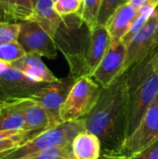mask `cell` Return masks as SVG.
Returning <instances> with one entry per match:
<instances>
[{
	"instance_id": "6da1fadb",
	"label": "cell",
	"mask_w": 158,
	"mask_h": 159,
	"mask_svg": "<svg viewBox=\"0 0 158 159\" xmlns=\"http://www.w3.org/2000/svg\"><path fill=\"white\" fill-rule=\"evenodd\" d=\"M86 129L102 143V153L120 154L128 138V90L125 73L109 87L102 89L101 96L85 117Z\"/></svg>"
},
{
	"instance_id": "7a4b0ae2",
	"label": "cell",
	"mask_w": 158,
	"mask_h": 159,
	"mask_svg": "<svg viewBox=\"0 0 158 159\" xmlns=\"http://www.w3.org/2000/svg\"><path fill=\"white\" fill-rule=\"evenodd\" d=\"M156 48L125 72L128 90V137L135 131L146 110L158 96Z\"/></svg>"
},
{
	"instance_id": "3957f363",
	"label": "cell",
	"mask_w": 158,
	"mask_h": 159,
	"mask_svg": "<svg viewBox=\"0 0 158 159\" xmlns=\"http://www.w3.org/2000/svg\"><path fill=\"white\" fill-rule=\"evenodd\" d=\"M90 30L79 13L63 16L53 37L58 48L64 55L70 75L75 79L84 76V58L88 47Z\"/></svg>"
},
{
	"instance_id": "277c9868",
	"label": "cell",
	"mask_w": 158,
	"mask_h": 159,
	"mask_svg": "<svg viewBox=\"0 0 158 159\" xmlns=\"http://www.w3.org/2000/svg\"><path fill=\"white\" fill-rule=\"evenodd\" d=\"M86 129L85 118L61 122L19 147L0 155V159H28L47 149L71 145L75 136Z\"/></svg>"
},
{
	"instance_id": "5b68a950",
	"label": "cell",
	"mask_w": 158,
	"mask_h": 159,
	"mask_svg": "<svg viewBox=\"0 0 158 159\" xmlns=\"http://www.w3.org/2000/svg\"><path fill=\"white\" fill-rule=\"evenodd\" d=\"M102 87L90 76L75 79L61 109V121H74L85 118L96 105Z\"/></svg>"
},
{
	"instance_id": "8992f818",
	"label": "cell",
	"mask_w": 158,
	"mask_h": 159,
	"mask_svg": "<svg viewBox=\"0 0 158 159\" xmlns=\"http://www.w3.org/2000/svg\"><path fill=\"white\" fill-rule=\"evenodd\" d=\"M158 141V96L148 107L135 131L125 141L120 154L129 157Z\"/></svg>"
},
{
	"instance_id": "52a82bcc",
	"label": "cell",
	"mask_w": 158,
	"mask_h": 159,
	"mask_svg": "<svg viewBox=\"0 0 158 159\" xmlns=\"http://www.w3.org/2000/svg\"><path fill=\"white\" fill-rule=\"evenodd\" d=\"M75 82V78L70 75L63 78L47 84L42 89L36 92L30 99L42 106L50 117L53 127L61 123V109Z\"/></svg>"
},
{
	"instance_id": "ba28073f",
	"label": "cell",
	"mask_w": 158,
	"mask_h": 159,
	"mask_svg": "<svg viewBox=\"0 0 158 159\" xmlns=\"http://www.w3.org/2000/svg\"><path fill=\"white\" fill-rule=\"evenodd\" d=\"M48 83H39L8 65L0 73V99L6 102L30 99Z\"/></svg>"
},
{
	"instance_id": "9c48e42d",
	"label": "cell",
	"mask_w": 158,
	"mask_h": 159,
	"mask_svg": "<svg viewBox=\"0 0 158 159\" xmlns=\"http://www.w3.org/2000/svg\"><path fill=\"white\" fill-rule=\"evenodd\" d=\"M18 42L26 53L36 54L49 60L57 58L58 48L53 38L35 21H20Z\"/></svg>"
},
{
	"instance_id": "30bf717a",
	"label": "cell",
	"mask_w": 158,
	"mask_h": 159,
	"mask_svg": "<svg viewBox=\"0 0 158 159\" xmlns=\"http://www.w3.org/2000/svg\"><path fill=\"white\" fill-rule=\"evenodd\" d=\"M126 57L127 45L124 41L112 42L91 77L103 89L109 87L124 74Z\"/></svg>"
},
{
	"instance_id": "8fae6325",
	"label": "cell",
	"mask_w": 158,
	"mask_h": 159,
	"mask_svg": "<svg viewBox=\"0 0 158 159\" xmlns=\"http://www.w3.org/2000/svg\"><path fill=\"white\" fill-rule=\"evenodd\" d=\"M158 21V6L144 27L134 36L127 46V57L124 65V73L131 66L144 59L154 48L156 26Z\"/></svg>"
},
{
	"instance_id": "7c38bea8",
	"label": "cell",
	"mask_w": 158,
	"mask_h": 159,
	"mask_svg": "<svg viewBox=\"0 0 158 159\" xmlns=\"http://www.w3.org/2000/svg\"><path fill=\"white\" fill-rule=\"evenodd\" d=\"M111 44V36L104 25H98L90 31L84 58V76L93 75Z\"/></svg>"
},
{
	"instance_id": "4fadbf2b",
	"label": "cell",
	"mask_w": 158,
	"mask_h": 159,
	"mask_svg": "<svg viewBox=\"0 0 158 159\" xmlns=\"http://www.w3.org/2000/svg\"><path fill=\"white\" fill-rule=\"evenodd\" d=\"M137 14V8L128 1L122 4L108 20L105 27L112 42L122 40L129 32Z\"/></svg>"
},
{
	"instance_id": "5bb4252c",
	"label": "cell",
	"mask_w": 158,
	"mask_h": 159,
	"mask_svg": "<svg viewBox=\"0 0 158 159\" xmlns=\"http://www.w3.org/2000/svg\"><path fill=\"white\" fill-rule=\"evenodd\" d=\"M29 78L39 83H51L58 78L41 60V56L26 53L21 59L10 64Z\"/></svg>"
},
{
	"instance_id": "9a60e30c",
	"label": "cell",
	"mask_w": 158,
	"mask_h": 159,
	"mask_svg": "<svg viewBox=\"0 0 158 159\" xmlns=\"http://www.w3.org/2000/svg\"><path fill=\"white\" fill-rule=\"evenodd\" d=\"M54 128L46 110L29 99L24 108V131L33 139L38 134Z\"/></svg>"
},
{
	"instance_id": "2e32d148",
	"label": "cell",
	"mask_w": 158,
	"mask_h": 159,
	"mask_svg": "<svg viewBox=\"0 0 158 159\" xmlns=\"http://www.w3.org/2000/svg\"><path fill=\"white\" fill-rule=\"evenodd\" d=\"M29 99L6 102L0 108V131L23 130L24 108Z\"/></svg>"
},
{
	"instance_id": "e0dca14e",
	"label": "cell",
	"mask_w": 158,
	"mask_h": 159,
	"mask_svg": "<svg viewBox=\"0 0 158 159\" xmlns=\"http://www.w3.org/2000/svg\"><path fill=\"white\" fill-rule=\"evenodd\" d=\"M71 148L74 159H99L102 152L100 139L87 129L75 136Z\"/></svg>"
},
{
	"instance_id": "ac0fdd59",
	"label": "cell",
	"mask_w": 158,
	"mask_h": 159,
	"mask_svg": "<svg viewBox=\"0 0 158 159\" xmlns=\"http://www.w3.org/2000/svg\"><path fill=\"white\" fill-rule=\"evenodd\" d=\"M31 20L37 22L53 38L61 20L55 7L53 0H37L34 14Z\"/></svg>"
},
{
	"instance_id": "d6986e66",
	"label": "cell",
	"mask_w": 158,
	"mask_h": 159,
	"mask_svg": "<svg viewBox=\"0 0 158 159\" xmlns=\"http://www.w3.org/2000/svg\"><path fill=\"white\" fill-rule=\"evenodd\" d=\"M156 8V6L151 3H147L143 7L137 9V14L132 23V26L129 32L127 34V35L122 39L127 46L130 43V41L134 38V36L144 27V25L147 23V21L149 20L150 17L152 16Z\"/></svg>"
},
{
	"instance_id": "ffe728a7",
	"label": "cell",
	"mask_w": 158,
	"mask_h": 159,
	"mask_svg": "<svg viewBox=\"0 0 158 159\" xmlns=\"http://www.w3.org/2000/svg\"><path fill=\"white\" fill-rule=\"evenodd\" d=\"M37 0H13L9 21L20 22L24 20H31L34 14V9Z\"/></svg>"
},
{
	"instance_id": "44dd1931",
	"label": "cell",
	"mask_w": 158,
	"mask_h": 159,
	"mask_svg": "<svg viewBox=\"0 0 158 159\" xmlns=\"http://www.w3.org/2000/svg\"><path fill=\"white\" fill-rule=\"evenodd\" d=\"M101 6L102 0H83L81 4L78 13L90 31L99 25L98 19Z\"/></svg>"
},
{
	"instance_id": "7402d4cb",
	"label": "cell",
	"mask_w": 158,
	"mask_h": 159,
	"mask_svg": "<svg viewBox=\"0 0 158 159\" xmlns=\"http://www.w3.org/2000/svg\"><path fill=\"white\" fill-rule=\"evenodd\" d=\"M25 54V50L18 41L0 45V61L7 64H12Z\"/></svg>"
},
{
	"instance_id": "603a6c76",
	"label": "cell",
	"mask_w": 158,
	"mask_h": 159,
	"mask_svg": "<svg viewBox=\"0 0 158 159\" xmlns=\"http://www.w3.org/2000/svg\"><path fill=\"white\" fill-rule=\"evenodd\" d=\"M20 22L0 20V45L18 41Z\"/></svg>"
},
{
	"instance_id": "cb8c5ba5",
	"label": "cell",
	"mask_w": 158,
	"mask_h": 159,
	"mask_svg": "<svg viewBox=\"0 0 158 159\" xmlns=\"http://www.w3.org/2000/svg\"><path fill=\"white\" fill-rule=\"evenodd\" d=\"M28 159H74L71 145L47 149Z\"/></svg>"
},
{
	"instance_id": "d4e9b609",
	"label": "cell",
	"mask_w": 158,
	"mask_h": 159,
	"mask_svg": "<svg viewBox=\"0 0 158 159\" xmlns=\"http://www.w3.org/2000/svg\"><path fill=\"white\" fill-rule=\"evenodd\" d=\"M125 2H127V1H125V0H102V6H101V9H100L98 24L105 26L108 20L115 13V11Z\"/></svg>"
},
{
	"instance_id": "484cf974",
	"label": "cell",
	"mask_w": 158,
	"mask_h": 159,
	"mask_svg": "<svg viewBox=\"0 0 158 159\" xmlns=\"http://www.w3.org/2000/svg\"><path fill=\"white\" fill-rule=\"evenodd\" d=\"M81 4L82 3L78 0H59L58 2L54 3V7L57 13L63 17L79 12Z\"/></svg>"
},
{
	"instance_id": "4316f807",
	"label": "cell",
	"mask_w": 158,
	"mask_h": 159,
	"mask_svg": "<svg viewBox=\"0 0 158 159\" xmlns=\"http://www.w3.org/2000/svg\"><path fill=\"white\" fill-rule=\"evenodd\" d=\"M130 159H158V141L155 142L140 153L130 157Z\"/></svg>"
},
{
	"instance_id": "83f0119b",
	"label": "cell",
	"mask_w": 158,
	"mask_h": 159,
	"mask_svg": "<svg viewBox=\"0 0 158 159\" xmlns=\"http://www.w3.org/2000/svg\"><path fill=\"white\" fill-rule=\"evenodd\" d=\"M13 0H0V19L1 20L9 21V14Z\"/></svg>"
},
{
	"instance_id": "f1b7e54d",
	"label": "cell",
	"mask_w": 158,
	"mask_h": 159,
	"mask_svg": "<svg viewBox=\"0 0 158 159\" xmlns=\"http://www.w3.org/2000/svg\"><path fill=\"white\" fill-rule=\"evenodd\" d=\"M99 159H130V157L124 156L122 154H106L102 153V156Z\"/></svg>"
},
{
	"instance_id": "f546056e",
	"label": "cell",
	"mask_w": 158,
	"mask_h": 159,
	"mask_svg": "<svg viewBox=\"0 0 158 159\" xmlns=\"http://www.w3.org/2000/svg\"><path fill=\"white\" fill-rule=\"evenodd\" d=\"M128 2L138 9V8L143 7L144 5H146L148 3V0H128Z\"/></svg>"
},
{
	"instance_id": "4dcf8cb0",
	"label": "cell",
	"mask_w": 158,
	"mask_h": 159,
	"mask_svg": "<svg viewBox=\"0 0 158 159\" xmlns=\"http://www.w3.org/2000/svg\"><path fill=\"white\" fill-rule=\"evenodd\" d=\"M154 48H158V21L156 26V31H155V38H154Z\"/></svg>"
},
{
	"instance_id": "1f68e13d",
	"label": "cell",
	"mask_w": 158,
	"mask_h": 159,
	"mask_svg": "<svg viewBox=\"0 0 158 159\" xmlns=\"http://www.w3.org/2000/svg\"><path fill=\"white\" fill-rule=\"evenodd\" d=\"M8 65H10V64H7V63L3 62V61H0V73H1V72H3L5 69H7V68L8 67Z\"/></svg>"
},
{
	"instance_id": "d6a6232c",
	"label": "cell",
	"mask_w": 158,
	"mask_h": 159,
	"mask_svg": "<svg viewBox=\"0 0 158 159\" xmlns=\"http://www.w3.org/2000/svg\"><path fill=\"white\" fill-rule=\"evenodd\" d=\"M156 69L158 71V48H156Z\"/></svg>"
},
{
	"instance_id": "836d02e7",
	"label": "cell",
	"mask_w": 158,
	"mask_h": 159,
	"mask_svg": "<svg viewBox=\"0 0 158 159\" xmlns=\"http://www.w3.org/2000/svg\"><path fill=\"white\" fill-rule=\"evenodd\" d=\"M5 102H6V101H3V100H1V99H0V108L2 107V105H3Z\"/></svg>"
},
{
	"instance_id": "e575fe53",
	"label": "cell",
	"mask_w": 158,
	"mask_h": 159,
	"mask_svg": "<svg viewBox=\"0 0 158 159\" xmlns=\"http://www.w3.org/2000/svg\"><path fill=\"white\" fill-rule=\"evenodd\" d=\"M58 1H59V0H53V2H54V3H56V2H58Z\"/></svg>"
},
{
	"instance_id": "d590c367",
	"label": "cell",
	"mask_w": 158,
	"mask_h": 159,
	"mask_svg": "<svg viewBox=\"0 0 158 159\" xmlns=\"http://www.w3.org/2000/svg\"><path fill=\"white\" fill-rule=\"evenodd\" d=\"M78 1H79V2H81V3L83 2V0H78Z\"/></svg>"
},
{
	"instance_id": "8d00e7d4",
	"label": "cell",
	"mask_w": 158,
	"mask_h": 159,
	"mask_svg": "<svg viewBox=\"0 0 158 159\" xmlns=\"http://www.w3.org/2000/svg\"><path fill=\"white\" fill-rule=\"evenodd\" d=\"M125 1H128V0H125Z\"/></svg>"
},
{
	"instance_id": "74e56055",
	"label": "cell",
	"mask_w": 158,
	"mask_h": 159,
	"mask_svg": "<svg viewBox=\"0 0 158 159\" xmlns=\"http://www.w3.org/2000/svg\"><path fill=\"white\" fill-rule=\"evenodd\" d=\"M0 20H1V19H0Z\"/></svg>"
},
{
	"instance_id": "f35d334b",
	"label": "cell",
	"mask_w": 158,
	"mask_h": 159,
	"mask_svg": "<svg viewBox=\"0 0 158 159\" xmlns=\"http://www.w3.org/2000/svg\"><path fill=\"white\" fill-rule=\"evenodd\" d=\"M1 155H2V154H1Z\"/></svg>"
}]
</instances>
